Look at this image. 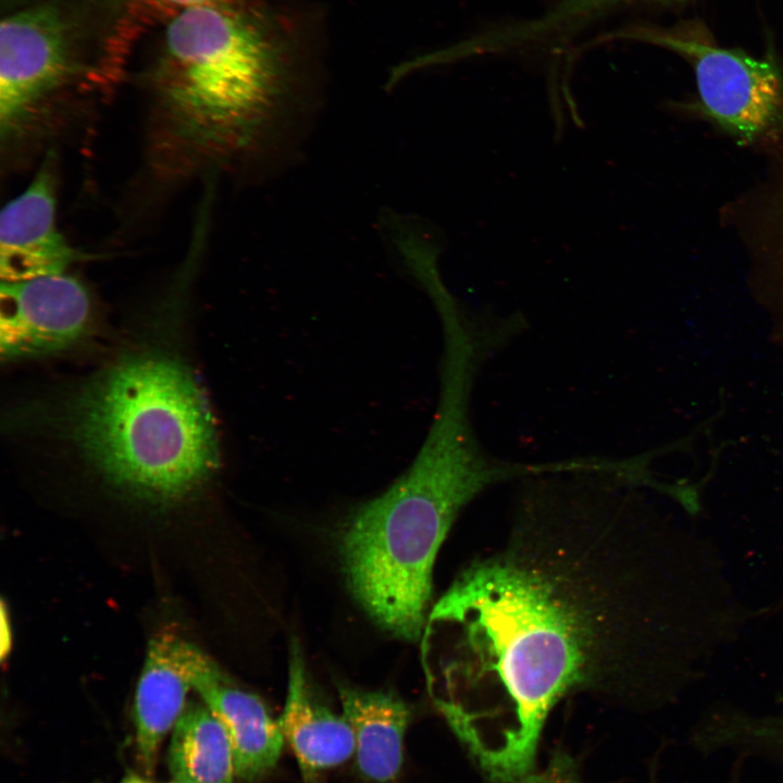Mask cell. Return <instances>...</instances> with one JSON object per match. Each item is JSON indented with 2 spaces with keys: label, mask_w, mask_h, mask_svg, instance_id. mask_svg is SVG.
Returning <instances> with one entry per match:
<instances>
[{
  "label": "cell",
  "mask_w": 783,
  "mask_h": 783,
  "mask_svg": "<svg viewBox=\"0 0 783 783\" xmlns=\"http://www.w3.org/2000/svg\"><path fill=\"white\" fill-rule=\"evenodd\" d=\"M622 36L685 55L695 71L704 112L742 139L765 134L783 113V79L771 61L661 29L635 28Z\"/></svg>",
  "instance_id": "obj_6"
},
{
  "label": "cell",
  "mask_w": 783,
  "mask_h": 783,
  "mask_svg": "<svg viewBox=\"0 0 783 783\" xmlns=\"http://www.w3.org/2000/svg\"><path fill=\"white\" fill-rule=\"evenodd\" d=\"M63 428L109 484L157 505L190 497L220 464L208 399L163 349L129 352L94 375L69 399Z\"/></svg>",
  "instance_id": "obj_3"
},
{
  "label": "cell",
  "mask_w": 783,
  "mask_h": 783,
  "mask_svg": "<svg viewBox=\"0 0 783 783\" xmlns=\"http://www.w3.org/2000/svg\"><path fill=\"white\" fill-rule=\"evenodd\" d=\"M650 783H658V782H657V779H656V771H655V769H652V770H651V773H650Z\"/></svg>",
  "instance_id": "obj_19"
},
{
  "label": "cell",
  "mask_w": 783,
  "mask_h": 783,
  "mask_svg": "<svg viewBox=\"0 0 783 783\" xmlns=\"http://www.w3.org/2000/svg\"><path fill=\"white\" fill-rule=\"evenodd\" d=\"M343 716L355 735L360 773L374 782L394 780L401 768L410 720L407 704L390 692L339 687Z\"/></svg>",
  "instance_id": "obj_12"
},
{
  "label": "cell",
  "mask_w": 783,
  "mask_h": 783,
  "mask_svg": "<svg viewBox=\"0 0 783 783\" xmlns=\"http://www.w3.org/2000/svg\"><path fill=\"white\" fill-rule=\"evenodd\" d=\"M472 395L439 391L427 434L408 470L358 508L340 543L348 586L385 630L417 639L428 618L437 552L461 510L487 488L538 473V462L494 457L471 417Z\"/></svg>",
  "instance_id": "obj_2"
},
{
  "label": "cell",
  "mask_w": 783,
  "mask_h": 783,
  "mask_svg": "<svg viewBox=\"0 0 783 783\" xmlns=\"http://www.w3.org/2000/svg\"><path fill=\"white\" fill-rule=\"evenodd\" d=\"M287 695L278 724L299 763L316 772L344 763L355 754V735L344 716L316 703L306 680L303 658L296 641L289 656Z\"/></svg>",
  "instance_id": "obj_11"
},
{
  "label": "cell",
  "mask_w": 783,
  "mask_h": 783,
  "mask_svg": "<svg viewBox=\"0 0 783 783\" xmlns=\"http://www.w3.org/2000/svg\"><path fill=\"white\" fill-rule=\"evenodd\" d=\"M174 779L188 783H233L234 755L222 722L202 703L186 706L167 749Z\"/></svg>",
  "instance_id": "obj_13"
},
{
  "label": "cell",
  "mask_w": 783,
  "mask_h": 783,
  "mask_svg": "<svg viewBox=\"0 0 783 783\" xmlns=\"http://www.w3.org/2000/svg\"><path fill=\"white\" fill-rule=\"evenodd\" d=\"M780 698H781V701H783V694L781 695V697H780Z\"/></svg>",
  "instance_id": "obj_21"
},
{
  "label": "cell",
  "mask_w": 783,
  "mask_h": 783,
  "mask_svg": "<svg viewBox=\"0 0 783 783\" xmlns=\"http://www.w3.org/2000/svg\"><path fill=\"white\" fill-rule=\"evenodd\" d=\"M0 348L3 358L42 356L67 348L90 324L86 287L65 273L1 283Z\"/></svg>",
  "instance_id": "obj_7"
},
{
  "label": "cell",
  "mask_w": 783,
  "mask_h": 783,
  "mask_svg": "<svg viewBox=\"0 0 783 783\" xmlns=\"http://www.w3.org/2000/svg\"><path fill=\"white\" fill-rule=\"evenodd\" d=\"M627 470L519 481L509 530L428 613L449 634L435 704L490 783L535 769L544 725L588 693L654 705L674 689L670 572Z\"/></svg>",
  "instance_id": "obj_1"
},
{
  "label": "cell",
  "mask_w": 783,
  "mask_h": 783,
  "mask_svg": "<svg viewBox=\"0 0 783 783\" xmlns=\"http://www.w3.org/2000/svg\"><path fill=\"white\" fill-rule=\"evenodd\" d=\"M190 678L192 688L228 734L236 776L254 781L266 774L279 758L284 737L264 703L237 686L197 646L191 652Z\"/></svg>",
  "instance_id": "obj_9"
},
{
  "label": "cell",
  "mask_w": 783,
  "mask_h": 783,
  "mask_svg": "<svg viewBox=\"0 0 783 783\" xmlns=\"http://www.w3.org/2000/svg\"><path fill=\"white\" fill-rule=\"evenodd\" d=\"M117 9L116 21L107 40L108 53L122 58L133 40L144 30L160 23L165 24L183 10L212 2L232 0H114Z\"/></svg>",
  "instance_id": "obj_14"
},
{
  "label": "cell",
  "mask_w": 783,
  "mask_h": 783,
  "mask_svg": "<svg viewBox=\"0 0 783 783\" xmlns=\"http://www.w3.org/2000/svg\"><path fill=\"white\" fill-rule=\"evenodd\" d=\"M518 783H586L574 759L564 751L555 753L540 770L535 769Z\"/></svg>",
  "instance_id": "obj_17"
},
{
  "label": "cell",
  "mask_w": 783,
  "mask_h": 783,
  "mask_svg": "<svg viewBox=\"0 0 783 783\" xmlns=\"http://www.w3.org/2000/svg\"><path fill=\"white\" fill-rule=\"evenodd\" d=\"M729 748L742 757H763L783 766V713L738 711L726 728Z\"/></svg>",
  "instance_id": "obj_15"
},
{
  "label": "cell",
  "mask_w": 783,
  "mask_h": 783,
  "mask_svg": "<svg viewBox=\"0 0 783 783\" xmlns=\"http://www.w3.org/2000/svg\"><path fill=\"white\" fill-rule=\"evenodd\" d=\"M164 26L149 83L165 147L201 161L257 148L283 100L282 67L263 33L232 1L187 8Z\"/></svg>",
  "instance_id": "obj_4"
},
{
  "label": "cell",
  "mask_w": 783,
  "mask_h": 783,
  "mask_svg": "<svg viewBox=\"0 0 783 783\" xmlns=\"http://www.w3.org/2000/svg\"><path fill=\"white\" fill-rule=\"evenodd\" d=\"M2 1H12V0H2Z\"/></svg>",
  "instance_id": "obj_22"
},
{
  "label": "cell",
  "mask_w": 783,
  "mask_h": 783,
  "mask_svg": "<svg viewBox=\"0 0 783 783\" xmlns=\"http://www.w3.org/2000/svg\"><path fill=\"white\" fill-rule=\"evenodd\" d=\"M169 783H188V782H186V781H184V780H179V779H173V780H172L171 782H169Z\"/></svg>",
  "instance_id": "obj_20"
},
{
  "label": "cell",
  "mask_w": 783,
  "mask_h": 783,
  "mask_svg": "<svg viewBox=\"0 0 783 783\" xmlns=\"http://www.w3.org/2000/svg\"><path fill=\"white\" fill-rule=\"evenodd\" d=\"M194 646L174 627H164L149 642L133 712L137 759L148 774L154 770L164 736L186 708V697L192 688Z\"/></svg>",
  "instance_id": "obj_10"
},
{
  "label": "cell",
  "mask_w": 783,
  "mask_h": 783,
  "mask_svg": "<svg viewBox=\"0 0 783 783\" xmlns=\"http://www.w3.org/2000/svg\"><path fill=\"white\" fill-rule=\"evenodd\" d=\"M78 25L61 0L7 15L0 25V125L17 134L80 71Z\"/></svg>",
  "instance_id": "obj_5"
},
{
  "label": "cell",
  "mask_w": 783,
  "mask_h": 783,
  "mask_svg": "<svg viewBox=\"0 0 783 783\" xmlns=\"http://www.w3.org/2000/svg\"><path fill=\"white\" fill-rule=\"evenodd\" d=\"M54 156L48 153L28 186L0 214V275L20 282L65 273L87 256L59 231Z\"/></svg>",
  "instance_id": "obj_8"
},
{
  "label": "cell",
  "mask_w": 783,
  "mask_h": 783,
  "mask_svg": "<svg viewBox=\"0 0 783 783\" xmlns=\"http://www.w3.org/2000/svg\"><path fill=\"white\" fill-rule=\"evenodd\" d=\"M631 1L635 0H566L543 16V23L550 30L576 26Z\"/></svg>",
  "instance_id": "obj_16"
},
{
  "label": "cell",
  "mask_w": 783,
  "mask_h": 783,
  "mask_svg": "<svg viewBox=\"0 0 783 783\" xmlns=\"http://www.w3.org/2000/svg\"><path fill=\"white\" fill-rule=\"evenodd\" d=\"M120 783H150L147 780L142 779L141 776H138L134 773H129L123 778V780Z\"/></svg>",
  "instance_id": "obj_18"
}]
</instances>
